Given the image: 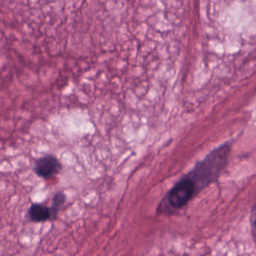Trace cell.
Here are the masks:
<instances>
[{"label": "cell", "instance_id": "obj_1", "mask_svg": "<svg viewBox=\"0 0 256 256\" xmlns=\"http://www.w3.org/2000/svg\"><path fill=\"white\" fill-rule=\"evenodd\" d=\"M231 150V142L224 143L211 150L204 159L197 162L187 174L183 176L197 194L219 178L228 164Z\"/></svg>", "mask_w": 256, "mask_h": 256}, {"label": "cell", "instance_id": "obj_4", "mask_svg": "<svg viewBox=\"0 0 256 256\" xmlns=\"http://www.w3.org/2000/svg\"><path fill=\"white\" fill-rule=\"evenodd\" d=\"M66 201V196L63 192H57L53 198L52 206H51V210L52 212L53 218L56 219L57 214L60 212L61 208L64 206Z\"/></svg>", "mask_w": 256, "mask_h": 256}, {"label": "cell", "instance_id": "obj_3", "mask_svg": "<svg viewBox=\"0 0 256 256\" xmlns=\"http://www.w3.org/2000/svg\"><path fill=\"white\" fill-rule=\"evenodd\" d=\"M28 216L33 222H45L54 220L51 208L41 204H32L28 210Z\"/></svg>", "mask_w": 256, "mask_h": 256}, {"label": "cell", "instance_id": "obj_2", "mask_svg": "<svg viewBox=\"0 0 256 256\" xmlns=\"http://www.w3.org/2000/svg\"><path fill=\"white\" fill-rule=\"evenodd\" d=\"M61 170V164L55 156L51 155L42 156L35 162L34 172L39 177L49 178L57 176Z\"/></svg>", "mask_w": 256, "mask_h": 256}]
</instances>
